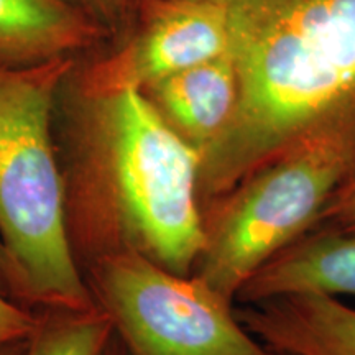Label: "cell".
<instances>
[{"label":"cell","mask_w":355,"mask_h":355,"mask_svg":"<svg viewBox=\"0 0 355 355\" xmlns=\"http://www.w3.org/2000/svg\"><path fill=\"white\" fill-rule=\"evenodd\" d=\"M73 96L60 162L66 230L81 270L102 257L139 254L193 275L206 242L201 155L140 89Z\"/></svg>","instance_id":"6da1fadb"},{"label":"cell","mask_w":355,"mask_h":355,"mask_svg":"<svg viewBox=\"0 0 355 355\" xmlns=\"http://www.w3.org/2000/svg\"><path fill=\"white\" fill-rule=\"evenodd\" d=\"M239 104L201 162L202 209L306 140L355 128V0H220Z\"/></svg>","instance_id":"7a4b0ae2"},{"label":"cell","mask_w":355,"mask_h":355,"mask_svg":"<svg viewBox=\"0 0 355 355\" xmlns=\"http://www.w3.org/2000/svg\"><path fill=\"white\" fill-rule=\"evenodd\" d=\"M74 58L0 68V241L40 309L99 308L71 248L53 112Z\"/></svg>","instance_id":"3957f363"},{"label":"cell","mask_w":355,"mask_h":355,"mask_svg":"<svg viewBox=\"0 0 355 355\" xmlns=\"http://www.w3.org/2000/svg\"><path fill=\"white\" fill-rule=\"evenodd\" d=\"M354 176L355 128L306 140L260 166L202 209L206 242L194 275L235 303Z\"/></svg>","instance_id":"277c9868"},{"label":"cell","mask_w":355,"mask_h":355,"mask_svg":"<svg viewBox=\"0 0 355 355\" xmlns=\"http://www.w3.org/2000/svg\"><path fill=\"white\" fill-rule=\"evenodd\" d=\"M83 273L128 355H277L243 326L234 301L194 273L139 254L102 257Z\"/></svg>","instance_id":"5b68a950"},{"label":"cell","mask_w":355,"mask_h":355,"mask_svg":"<svg viewBox=\"0 0 355 355\" xmlns=\"http://www.w3.org/2000/svg\"><path fill=\"white\" fill-rule=\"evenodd\" d=\"M230 51L227 13L220 0H153L145 24L117 51L69 76L84 97L144 89L158 79Z\"/></svg>","instance_id":"8992f818"},{"label":"cell","mask_w":355,"mask_h":355,"mask_svg":"<svg viewBox=\"0 0 355 355\" xmlns=\"http://www.w3.org/2000/svg\"><path fill=\"white\" fill-rule=\"evenodd\" d=\"M162 119L202 158L227 132L239 104V78L229 53L141 89Z\"/></svg>","instance_id":"52a82bcc"},{"label":"cell","mask_w":355,"mask_h":355,"mask_svg":"<svg viewBox=\"0 0 355 355\" xmlns=\"http://www.w3.org/2000/svg\"><path fill=\"white\" fill-rule=\"evenodd\" d=\"M237 316L273 354L355 355V308L334 296H277L242 304Z\"/></svg>","instance_id":"ba28073f"},{"label":"cell","mask_w":355,"mask_h":355,"mask_svg":"<svg viewBox=\"0 0 355 355\" xmlns=\"http://www.w3.org/2000/svg\"><path fill=\"white\" fill-rule=\"evenodd\" d=\"M296 293L355 298V234L303 235L248 279L235 304Z\"/></svg>","instance_id":"9c48e42d"},{"label":"cell","mask_w":355,"mask_h":355,"mask_svg":"<svg viewBox=\"0 0 355 355\" xmlns=\"http://www.w3.org/2000/svg\"><path fill=\"white\" fill-rule=\"evenodd\" d=\"M104 37L105 26L68 0H0V68L74 58Z\"/></svg>","instance_id":"30bf717a"},{"label":"cell","mask_w":355,"mask_h":355,"mask_svg":"<svg viewBox=\"0 0 355 355\" xmlns=\"http://www.w3.org/2000/svg\"><path fill=\"white\" fill-rule=\"evenodd\" d=\"M40 321L25 355H101L114 336L107 314L89 311L40 309Z\"/></svg>","instance_id":"8fae6325"},{"label":"cell","mask_w":355,"mask_h":355,"mask_svg":"<svg viewBox=\"0 0 355 355\" xmlns=\"http://www.w3.org/2000/svg\"><path fill=\"white\" fill-rule=\"evenodd\" d=\"M355 234V176L327 202L308 234Z\"/></svg>","instance_id":"7c38bea8"},{"label":"cell","mask_w":355,"mask_h":355,"mask_svg":"<svg viewBox=\"0 0 355 355\" xmlns=\"http://www.w3.org/2000/svg\"><path fill=\"white\" fill-rule=\"evenodd\" d=\"M40 321V313L19 303L0 290V347L28 340Z\"/></svg>","instance_id":"4fadbf2b"},{"label":"cell","mask_w":355,"mask_h":355,"mask_svg":"<svg viewBox=\"0 0 355 355\" xmlns=\"http://www.w3.org/2000/svg\"><path fill=\"white\" fill-rule=\"evenodd\" d=\"M0 290L19 303L32 308L28 303V295H26L24 282H21L10 257H8L2 241H0Z\"/></svg>","instance_id":"5bb4252c"},{"label":"cell","mask_w":355,"mask_h":355,"mask_svg":"<svg viewBox=\"0 0 355 355\" xmlns=\"http://www.w3.org/2000/svg\"><path fill=\"white\" fill-rule=\"evenodd\" d=\"M68 2L79 7L81 10L89 13L92 19L104 25L105 20L117 19L119 13L125 8L128 0H68Z\"/></svg>","instance_id":"9a60e30c"},{"label":"cell","mask_w":355,"mask_h":355,"mask_svg":"<svg viewBox=\"0 0 355 355\" xmlns=\"http://www.w3.org/2000/svg\"><path fill=\"white\" fill-rule=\"evenodd\" d=\"M28 340H21V343H12L0 347V355H25Z\"/></svg>","instance_id":"2e32d148"},{"label":"cell","mask_w":355,"mask_h":355,"mask_svg":"<svg viewBox=\"0 0 355 355\" xmlns=\"http://www.w3.org/2000/svg\"><path fill=\"white\" fill-rule=\"evenodd\" d=\"M101 355H128L127 349L123 347V344L119 340L117 336H112V339L109 340L107 347L104 349V352H102Z\"/></svg>","instance_id":"e0dca14e"},{"label":"cell","mask_w":355,"mask_h":355,"mask_svg":"<svg viewBox=\"0 0 355 355\" xmlns=\"http://www.w3.org/2000/svg\"><path fill=\"white\" fill-rule=\"evenodd\" d=\"M277 355H278V354H277Z\"/></svg>","instance_id":"ac0fdd59"}]
</instances>
